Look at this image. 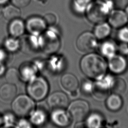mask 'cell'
Instances as JSON below:
<instances>
[{
	"label": "cell",
	"instance_id": "cell-1",
	"mask_svg": "<svg viewBox=\"0 0 128 128\" xmlns=\"http://www.w3.org/2000/svg\"><path fill=\"white\" fill-rule=\"evenodd\" d=\"M80 68L88 77L98 80L104 76L107 65L102 57L92 53L82 58L80 62Z\"/></svg>",
	"mask_w": 128,
	"mask_h": 128
},
{
	"label": "cell",
	"instance_id": "cell-2",
	"mask_svg": "<svg viewBox=\"0 0 128 128\" xmlns=\"http://www.w3.org/2000/svg\"><path fill=\"white\" fill-rule=\"evenodd\" d=\"M114 8L110 0H92L85 14L90 22L98 24L105 22Z\"/></svg>",
	"mask_w": 128,
	"mask_h": 128
},
{
	"label": "cell",
	"instance_id": "cell-3",
	"mask_svg": "<svg viewBox=\"0 0 128 128\" xmlns=\"http://www.w3.org/2000/svg\"><path fill=\"white\" fill-rule=\"evenodd\" d=\"M48 91V84L42 77L32 78L27 86L28 93L32 98L36 100H43L46 96Z\"/></svg>",
	"mask_w": 128,
	"mask_h": 128
},
{
	"label": "cell",
	"instance_id": "cell-4",
	"mask_svg": "<svg viewBox=\"0 0 128 128\" xmlns=\"http://www.w3.org/2000/svg\"><path fill=\"white\" fill-rule=\"evenodd\" d=\"M34 104L31 98L26 95H20L13 101L12 107L14 114L18 116L29 115L34 108Z\"/></svg>",
	"mask_w": 128,
	"mask_h": 128
},
{
	"label": "cell",
	"instance_id": "cell-5",
	"mask_svg": "<svg viewBox=\"0 0 128 128\" xmlns=\"http://www.w3.org/2000/svg\"><path fill=\"white\" fill-rule=\"evenodd\" d=\"M89 110L90 106L87 102L82 100H77L71 102L68 112L73 120L80 122L86 117Z\"/></svg>",
	"mask_w": 128,
	"mask_h": 128
},
{
	"label": "cell",
	"instance_id": "cell-6",
	"mask_svg": "<svg viewBox=\"0 0 128 128\" xmlns=\"http://www.w3.org/2000/svg\"><path fill=\"white\" fill-rule=\"evenodd\" d=\"M114 78L110 75L103 76L94 84L92 92L96 98L98 100H102L108 96Z\"/></svg>",
	"mask_w": 128,
	"mask_h": 128
},
{
	"label": "cell",
	"instance_id": "cell-7",
	"mask_svg": "<svg viewBox=\"0 0 128 128\" xmlns=\"http://www.w3.org/2000/svg\"><path fill=\"white\" fill-rule=\"evenodd\" d=\"M40 45L42 50L48 54L55 53L60 46V41L58 36L50 32H44L40 39Z\"/></svg>",
	"mask_w": 128,
	"mask_h": 128
},
{
	"label": "cell",
	"instance_id": "cell-8",
	"mask_svg": "<svg viewBox=\"0 0 128 128\" xmlns=\"http://www.w3.org/2000/svg\"><path fill=\"white\" fill-rule=\"evenodd\" d=\"M96 45L97 42L95 36L88 32L82 34L76 41V46L78 50L82 52L93 51Z\"/></svg>",
	"mask_w": 128,
	"mask_h": 128
},
{
	"label": "cell",
	"instance_id": "cell-9",
	"mask_svg": "<svg viewBox=\"0 0 128 128\" xmlns=\"http://www.w3.org/2000/svg\"><path fill=\"white\" fill-rule=\"evenodd\" d=\"M107 19L110 25L116 28L124 26L128 22V17L124 11L120 8L112 10Z\"/></svg>",
	"mask_w": 128,
	"mask_h": 128
},
{
	"label": "cell",
	"instance_id": "cell-10",
	"mask_svg": "<svg viewBox=\"0 0 128 128\" xmlns=\"http://www.w3.org/2000/svg\"><path fill=\"white\" fill-rule=\"evenodd\" d=\"M48 103L54 109H64L68 106L69 100L65 93L62 92H56L48 96Z\"/></svg>",
	"mask_w": 128,
	"mask_h": 128
},
{
	"label": "cell",
	"instance_id": "cell-11",
	"mask_svg": "<svg viewBox=\"0 0 128 128\" xmlns=\"http://www.w3.org/2000/svg\"><path fill=\"white\" fill-rule=\"evenodd\" d=\"M127 61L122 56L114 55L110 58L108 66L110 70L115 74H121L124 72L127 68Z\"/></svg>",
	"mask_w": 128,
	"mask_h": 128
},
{
	"label": "cell",
	"instance_id": "cell-12",
	"mask_svg": "<svg viewBox=\"0 0 128 128\" xmlns=\"http://www.w3.org/2000/svg\"><path fill=\"white\" fill-rule=\"evenodd\" d=\"M46 25L44 19L38 16H32L28 20L26 27L29 32L38 34L45 30Z\"/></svg>",
	"mask_w": 128,
	"mask_h": 128
},
{
	"label": "cell",
	"instance_id": "cell-13",
	"mask_svg": "<svg viewBox=\"0 0 128 128\" xmlns=\"http://www.w3.org/2000/svg\"><path fill=\"white\" fill-rule=\"evenodd\" d=\"M19 47L24 52L32 54L37 50L36 40L30 36H22L19 41Z\"/></svg>",
	"mask_w": 128,
	"mask_h": 128
},
{
	"label": "cell",
	"instance_id": "cell-14",
	"mask_svg": "<svg viewBox=\"0 0 128 128\" xmlns=\"http://www.w3.org/2000/svg\"><path fill=\"white\" fill-rule=\"evenodd\" d=\"M16 94V88L12 84L7 83L2 84L0 87V98L6 102L13 100Z\"/></svg>",
	"mask_w": 128,
	"mask_h": 128
},
{
	"label": "cell",
	"instance_id": "cell-15",
	"mask_svg": "<svg viewBox=\"0 0 128 128\" xmlns=\"http://www.w3.org/2000/svg\"><path fill=\"white\" fill-rule=\"evenodd\" d=\"M52 118L55 124L66 126L70 122L68 115L62 109H55L52 114Z\"/></svg>",
	"mask_w": 128,
	"mask_h": 128
},
{
	"label": "cell",
	"instance_id": "cell-16",
	"mask_svg": "<svg viewBox=\"0 0 128 128\" xmlns=\"http://www.w3.org/2000/svg\"><path fill=\"white\" fill-rule=\"evenodd\" d=\"M61 84L63 88L70 92L76 91L78 86V82L77 78L71 74H64L61 78Z\"/></svg>",
	"mask_w": 128,
	"mask_h": 128
},
{
	"label": "cell",
	"instance_id": "cell-17",
	"mask_svg": "<svg viewBox=\"0 0 128 128\" xmlns=\"http://www.w3.org/2000/svg\"><path fill=\"white\" fill-rule=\"evenodd\" d=\"M24 28L25 25L24 22L18 18L11 20L8 26V32L10 34L14 37L22 35Z\"/></svg>",
	"mask_w": 128,
	"mask_h": 128
},
{
	"label": "cell",
	"instance_id": "cell-18",
	"mask_svg": "<svg viewBox=\"0 0 128 128\" xmlns=\"http://www.w3.org/2000/svg\"><path fill=\"white\" fill-rule=\"evenodd\" d=\"M122 105V100L119 94H112L108 96L106 100V106L112 111L119 110Z\"/></svg>",
	"mask_w": 128,
	"mask_h": 128
},
{
	"label": "cell",
	"instance_id": "cell-19",
	"mask_svg": "<svg viewBox=\"0 0 128 128\" xmlns=\"http://www.w3.org/2000/svg\"><path fill=\"white\" fill-rule=\"evenodd\" d=\"M110 26L108 23L105 22L96 24L94 30L95 36L98 39H104L107 37L110 32Z\"/></svg>",
	"mask_w": 128,
	"mask_h": 128
},
{
	"label": "cell",
	"instance_id": "cell-20",
	"mask_svg": "<svg viewBox=\"0 0 128 128\" xmlns=\"http://www.w3.org/2000/svg\"><path fill=\"white\" fill-rule=\"evenodd\" d=\"M2 14L5 19L11 21L20 18V11L14 5H8L3 9Z\"/></svg>",
	"mask_w": 128,
	"mask_h": 128
},
{
	"label": "cell",
	"instance_id": "cell-21",
	"mask_svg": "<svg viewBox=\"0 0 128 128\" xmlns=\"http://www.w3.org/2000/svg\"><path fill=\"white\" fill-rule=\"evenodd\" d=\"M126 83L124 79L120 78H114L110 88V90L113 93L118 94H122L126 92Z\"/></svg>",
	"mask_w": 128,
	"mask_h": 128
},
{
	"label": "cell",
	"instance_id": "cell-22",
	"mask_svg": "<svg viewBox=\"0 0 128 128\" xmlns=\"http://www.w3.org/2000/svg\"><path fill=\"white\" fill-rule=\"evenodd\" d=\"M92 0H72V8L77 14H84Z\"/></svg>",
	"mask_w": 128,
	"mask_h": 128
},
{
	"label": "cell",
	"instance_id": "cell-23",
	"mask_svg": "<svg viewBox=\"0 0 128 128\" xmlns=\"http://www.w3.org/2000/svg\"><path fill=\"white\" fill-rule=\"evenodd\" d=\"M102 54L108 58L115 54L116 47L115 44L110 41H106L102 44L100 46Z\"/></svg>",
	"mask_w": 128,
	"mask_h": 128
},
{
	"label": "cell",
	"instance_id": "cell-24",
	"mask_svg": "<svg viewBox=\"0 0 128 128\" xmlns=\"http://www.w3.org/2000/svg\"><path fill=\"white\" fill-rule=\"evenodd\" d=\"M102 122V118L96 113H93L90 114L87 119L86 125L88 127L92 128H98L100 126Z\"/></svg>",
	"mask_w": 128,
	"mask_h": 128
},
{
	"label": "cell",
	"instance_id": "cell-25",
	"mask_svg": "<svg viewBox=\"0 0 128 128\" xmlns=\"http://www.w3.org/2000/svg\"><path fill=\"white\" fill-rule=\"evenodd\" d=\"M19 78V72L14 68H9L5 74V78L8 83L15 84L18 82Z\"/></svg>",
	"mask_w": 128,
	"mask_h": 128
},
{
	"label": "cell",
	"instance_id": "cell-26",
	"mask_svg": "<svg viewBox=\"0 0 128 128\" xmlns=\"http://www.w3.org/2000/svg\"><path fill=\"white\" fill-rule=\"evenodd\" d=\"M45 116L41 111H36L32 116V121L35 124H40L42 123L44 120Z\"/></svg>",
	"mask_w": 128,
	"mask_h": 128
},
{
	"label": "cell",
	"instance_id": "cell-27",
	"mask_svg": "<svg viewBox=\"0 0 128 128\" xmlns=\"http://www.w3.org/2000/svg\"><path fill=\"white\" fill-rule=\"evenodd\" d=\"M94 84L89 80H84L81 86V90L86 94H89L92 92Z\"/></svg>",
	"mask_w": 128,
	"mask_h": 128
},
{
	"label": "cell",
	"instance_id": "cell-28",
	"mask_svg": "<svg viewBox=\"0 0 128 128\" xmlns=\"http://www.w3.org/2000/svg\"><path fill=\"white\" fill-rule=\"evenodd\" d=\"M5 46L8 50L10 51H14L19 47V42L14 38H8L6 41Z\"/></svg>",
	"mask_w": 128,
	"mask_h": 128
},
{
	"label": "cell",
	"instance_id": "cell-29",
	"mask_svg": "<svg viewBox=\"0 0 128 128\" xmlns=\"http://www.w3.org/2000/svg\"><path fill=\"white\" fill-rule=\"evenodd\" d=\"M118 36L122 42H128V26L121 28L119 30Z\"/></svg>",
	"mask_w": 128,
	"mask_h": 128
},
{
	"label": "cell",
	"instance_id": "cell-30",
	"mask_svg": "<svg viewBox=\"0 0 128 128\" xmlns=\"http://www.w3.org/2000/svg\"><path fill=\"white\" fill-rule=\"evenodd\" d=\"M44 20L46 24L48 26H53L56 22V18L54 14L52 13H48L44 16Z\"/></svg>",
	"mask_w": 128,
	"mask_h": 128
},
{
	"label": "cell",
	"instance_id": "cell-31",
	"mask_svg": "<svg viewBox=\"0 0 128 128\" xmlns=\"http://www.w3.org/2000/svg\"><path fill=\"white\" fill-rule=\"evenodd\" d=\"M116 8L124 9L128 4V0H110Z\"/></svg>",
	"mask_w": 128,
	"mask_h": 128
},
{
	"label": "cell",
	"instance_id": "cell-32",
	"mask_svg": "<svg viewBox=\"0 0 128 128\" xmlns=\"http://www.w3.org/2000/svg\"><path fill=\"white\" fill-rule=\"evenodd\" d=\"M12 4L18 8H25L30 4V0H10Z\"/></svg>",
	"mask_w": 128,
	"mask_h": 128
},
{
	"label": "cell",
	"instance_id": "cell-33",
	"mask_svg": "<svg viewBox=\"0 0 128 128\" xmlns=\"http://www.w3.org/2000/svg\"><path fill=\"white\" fill-rule=\"evenodd\" d=\"M120 52L124 54H128V42H124L119 46Z\"/></svg>",
	"mask_w": 128,
	"mask_h": 128
},
{
	"label": "cell",
	"instance_id": "cell-34",
	"mask_svg": "<svg viewBox=\"0 0 128 128\" xmlns=\"http://www.w3.org/2000/svg\"><path fill=\"white\" fill-rule=\"evenodd\" d=\"M4 64L0 62V76L4 73Z\"/></svg>",
	"mask_w": 128,
	"mask_h": 128
},
{
	"label": "cell",
	"instance_id": "cell-35",
	"mask_svg": "<svg viewBox=\"0 0 128 128\" xmlns=\"http://www.w3.org/2000/svg\"><path fill=\"white\" fill-rule=\"evenodd\" d=\"M8 0H0V6H3L8 2Z\"/></svg>",
	"mask_w": 128,
	"mask_h": 128
},
{
	"label": "cell",
	"instance_id": "cell-36",
	"mask_svg": "<svg viewBox=\"0 0 128 128\" xmlns=\"http://www.w3.org/2000/svg\"><path fill=\"white\" fill-rule=\"evenodd\" d=\"M124 11L125 13L126 14L127 16L128 17V4L124 8Z\"/></svg>",
	"mask_w": 128,
	"mask_h": 128
},
{
	"label": "cell",
	"instance_id": "cell-37",
	"mask_svg": "<svg viewBox=\"0 0 128 128\" xmlns=\"http://www.w3.org/2000/svg\"><path fill=\"white\" fill-rule=\"evenodd\" d=\"M2 8H1V6H0V16L1 14H2Z\"/></svg>",
	"mask_w": 128,
	"mask_h": 128
}]
</instances>
